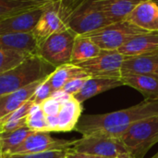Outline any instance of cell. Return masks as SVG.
Wrapping results in <instances>:
<instances>
[{"label":"cell","instance_id":"16","mask_svg":"<svg viewBox=\"0 0 158 158\" xmlns=\"http://www.w3.org/2000/svg\"><path fill=\"white\" fill-rule=\"evenodd\" d=\"M0 48L37 55L38 45L31 32L0 34Z\"/></svg>","mask_w":158,"mask_h":158},{"label":"cell","instance_id":"12","mask_svg":"<svg viewBox=\"0 0 158 158\" xmlns=\"http://www.w3.org/2000/svg\"><path fill=\"white\" fill-rule=\"evenodd\" d=\"M125 20L146 32H157L158 6L152 0H143L132 9Z\"/></svg>","mask_w":158,"mask_h":158},{"label":"cell","instance_id":"32","mask_svg":"<svg viewBox=\"0 0 158 158\" xmlns=\"http://www.w3.org/2000/svg\"><path fill=\"white\" fill-rule=\"evenodd\" d=\"M27 117L13 120V121H7L3 124H0V132H7V131H14L22 128L26 127Z\"/></svg>","mask_w":158,"mask_h":158},{"label":"cell","instance_id":"44","mask_svg":"<svg viewBox=\"0 0 158 158\" xmlns=\"http://www.w3.org/2000/svg\"><path fill=\"white\" fill-rule=\"evenodd\" d=\"M65 156H66V155H65ZM61 158H66V157H65V156H63V157H61Z\"/></svg>","mask_w":158,"mask_h":158},{"label":"cell","instance_id":"42","mask_svg":"<svg viewBox=\"0 0 158 158\" xmlns=\"http://www.w3.org/2000/svg\"><path fill=\"white\" fill-rule=\"evenodd\" d=\"M153 158H158V153L157 154H156V156H154V157Z\"/></svg>","mask_w":158,"mask_h":158},{"label":"cell","instance_id":"13","mask_svg":"<svg viewBox=\"0 0 158 158\" xmlns=\"http://www.w3.org/2000/svg\"><path fill=\"white\" fill-rule=\"evenodd\" d=\"M151 75L158 78V51L128 57L121 65V76Z\"/></svg>","mask_w":158,"mask_h":158},{"label":"cell","instance_id":"19","mask_svg":"<svg viewBox=\"0 0 158 158\" xmlns=\"http://www.w3.org/2000/svg\"><path fill=\"white\" fill-rule=\"evenodd\" d=\"M43 80L36 81L25 88L16 90L8 95L3 96L4 100H3V107L0 112V119L7 115L8 114L14 112L15 110H17L28 101L31 100L37 88L43 82Z\"/></svg>","mask_w":158,"mask_h":158},{"label":"cell","instance_id":"6","mask_svg":"<svg viewBox=\"0 0 158 158\" xmlns=\"http://www.w3.org/2000/svg\"><path fill=\"white\" fill-rule=\"evenodd\" d=\"M76 36L77 34L69 29L55 34L38 47L37 55L56 68L70 63Z\"/></svg>","mask_w":158,"mask_h":158},{"label":"cell","instance_id":"22","mask_svg":"<svg viewBox=\"0 0 158 158\" xmlns=\"http://www.w3.org/2000/svg\"><path fill=\"white\" fill-rule=\"evenodd\" d=\"M101 49L88 37L77 35L74 41L70 63L79 64L99 55Z\"/></svg>","mask_w":158,"mask_h":158},{"label":"cell","instance_id":"33","mask_svg":"<svg viewBox=\"0 0 158 158\" xmlns=\"http://www.w3.org/2000/svg\"><path fill=\"white\" fill-rule=\"evenodd\" d=\"M81 0H59L58 4L64 15L69 19L71 12L79 6Z\"/></svg>","mask_w":158,"mask_h":158},{"label":"cell","instance_id":"10","mask_svg":"<svg viewBox=\"0 0 158 158\" xmlns=\"http://www.w3.org/2000/svg\"><path fill=\"white\" fill-rule=\"evenodd\" d=\"M73 141L56 140L49 135V132H32L27 139L8 155H30L52 151H69Z\"/></svg>","mask_w":158,"mask_h":158},{"label":"cell","instance_id":"35","mask_svg":"<svg viewBox=\"0 0 158 158\" xmlns=\"http://www.w3.org/2000/svg\"><path fill=\"white\" fill-rule=\"evenodd\" d=\"M46 123L48 126V132H56L57 128V115L56 116H46Z\"/></svg>","mask_w":158,"mask_h":158},{"label":"cell","instance_id":"14","mask_svg":"<svg viewBox=\"0 0 158 158\" xmlns=\"http://www.w3.org/2000/svg\"><path fill=\"white\" fill-rule=\"evenodd\" d=\"M158 51V31L137 35L118 49L127 57H134Z\"/></svg>","mask_w":158,"mask_h":158},{"label":"cell","instance_id":"34","mask_svg":"<svg viewBox=\"0 0 158 158\" xmlns=\"http://www.w3.org/2000/svg\"><path fill=\"white\" fill-rule=\"evenodd\" d=\"M72 96L65 93L62 90H56V91H53V93L51 94V98L55 99L56 101H57L58 102H60L61 104L64 103L65 102H67L68 100H69Z\"/></svg>","mask_w":158,"mask_h":158},{"label":"cell","instance_id":"11","mask_svg":"<svg viewBox=\"0 0 158 158\" xmlns=\"http://www.w3.org/2000/svg\"><path fill=\"white\" fill-rule=\"evenodd\" d=\"M44 6L0 19V34L31 32Z\"/></svg>","mask_w":158,"mask_h":158},{"label":"cell","instance_id":"36","mask_svg":"<svg viewBox=\"0 0 158 158\" xmlns=\"http://www.w3.org/2000/svg\"><path fill=\"white\" fill-rule=\"evenodd\" d=\"M66 158H97V156H90V155H86V154H81V153H78L75 152L73 150H69L66 152Z\"/></svg>","mask_w":158,"mask_h":158},{"label":"cell","instance_id":"25","mask_svg":"<svg viewBox=\"0 0 158 158\" xmlns=\"http://www.w3.org/2000/svg\"><path fill=\"white\" fill-rule=\"evenodd\" d=\"M29 56L24 52L0 48V74L14 68Z\"/></svg>","mask_w":158,"mask_h":158},{"label":"cell","instance_id":"38","mask_svg":"<svg viewBox=\"0 0 158 158\" xmlns=\"http://www.w3.org/2000/svg\"><path fill=\"white\" fill-rule=\"evenodd\" d=\"M3 100H4L3 96H0V112H1L2 107H3Z\"/></svg>","mask_w":158,"mask_h":158},{"label":"cell","instance_id":"18","mask_svg":"<svg viewBox=\"0 0 158 158\" xmlns=\"http://www.w3.org/2000/svg\"><path fill=\"white\" fill-rule=\"evenodd\" d=\"M82 113V106L77 100L71 97L62 103L57 115L56 132H69L74 130Z\"/></svg>","mask_w":158,"mask_h":158},{"label":"cell","instance_id":"21","mask_svg":"<svg viewBox=\"0 0 158 158\" xmlns=\"http://www.w3.org/2000/svg\"><path fill=\"white\" fill-rule=\"evenodd\" d=\"M90 76L84 70L76 64L67 63L60 65L55 69V71L48 76L49 82L53 88V91L61 90L62 88L71 79L77 77Z\"/></svg>","mask_w":158,"mask_h":158},{"label":"cell","instance_id":"24","mask_svg":"<svg viewBox=\"0 0 158 158\" xmlns=\"http://www.w3.org/2000/svg\"><path fill=\"white\" fill-rule=\"evenodd\" d=\"M44 5L20 0H0V19L28 11Z\"/></svg>","mask_w":158,"mask_h":158},{"label":"cell","instance_id":"9","mask_svg":"<svg viewBox=\"0 0 158 158\" xmlns=\"http://www.w3.org/2000/svg\"><path fill=\"white\" fill-rule=\"evenodd\" d=\"M69 29L68 19L60 9L58 2L46 4L31 31L38 47L51 35Z\"/></svg>","mask_w":158,"mask_h":158},{"label":"cell","instance_id":"4","mask_svg":"<svg viewBox=\"0 0 158 158\" xmlns=\"http://www.w3.org/2000/svg\"><path fill=\"white\" fill-rule=\"evenodd\" d=\"M148 33L127 20L114 22L93 33L84 34L102 50H118L133 37Z\"/></svg>","mask_w":158,"mask_h":158},{"label":"cell","instance_id":"45","mask_svg":"<svg viewBox=\"0 0 158 158\" xmlns=\"http://www.w3.org/2000/svg\"><path fill=\"white\" fill-rule=\"evenodd\" d=\"M0 150H1V149H0Z\"/></svg>","mask_w":158,"mask_h":158},{"label":"cell","instance_id":"37","mask_svg":"<svg viewBox=\"0 0 158 158\" xmlns=\"http://www.w3.org/2000/svg\"><path fill=\"white\" fill-rule=\"evenodd\" d=\"M20 1L32 2V3L39 4V5H46V4H49V3H56V2H59V0H20Z\"/></svg>","mask_w":158,"mask_h":158},{"label":"cell","instance_id":"29","mask_svg":"<svg viewBox=\"0 0 158 158\" xmlns=\"http://www.w3.org/2000/svg\"><path fill=\"white\" fill-rule=\"evenodd\" d=\"M91 76H86V77H77V78H73L71 80H69L63 88H62V91H64L65 93L73 96L76 93H78L82 87L84 86V84L87 82L88 79H90Z\"/></svg>","mask_w":158,"mask_h":158},{"label":"cell","instance_id":"3","mask_svg":"<svg viewBox=\"0 0 158 158\" xmlns=\"http://www.w3.org/2000/svg\"><path fill=\"white\" fill-rule=\"evenodd\" d=\"M119 140L131 158H143L158 142V115L134 123Z\"/></svg>","mask_w":158,"mask_h":158},{"label":"cell","instance_id":"5","mask_svg":"<svg viewBox=\"0 0 158 158\" xmlns=\"http://www.w3.org/2000/svg\"><path fill=\"white\" fill-rule=\"evenodd\" d=\"M112 23L92 0H85L81 3L68 19L69 29L77 35L93 33Z\"/></svg>","mask_w":158,"mask_h":158},{"label":"cell","instance_id":"8","mask_svg":"<svg viewBox=\"0 0 158 158\" xmlns=\"http://www.w3.org/2000/svg\"><path fill=\"white\" fill-rule=\"evenodd\" d=\"M118 50H102L98 56L78 65L91 77L121 79V65L127 59Z\"/></svg>","mask_w":158,"mask_h":158},{"label":"cell","instance_id":"2","mask_svg":"<svg viewBox=\"0 0 158 158\" xmlns=\"http://www.w3.org/2000/svg\"><path fill=\"white\" fill-rule=\"evenodd\" d=\"M56 67L38 55H30L14 68L0 74V96L8 95L49 76Z\"/></svg>","mask_w":158,"mask_h":158},{"label":"cell","instance_id":"41","mask_svg":"<svg viewBox=\"0 0 158 158\" xmlns=\"http://www.w3.org/2000/svg\"><path fill=\"white\" fill-rule=\"evenodd\" d=\"M84 1H85V0H81V1H80V4H79V6H80V5H81V3H83ZM79 6H78V7H79Z\"/></svg>","mask_w":158,"mask_h":158},{"label":"cell","instance_id":"30","mask_svg":"<svg viewBox=\"0 0 158 158\" xmlns=\"http://www.w3.org/2000/svg\"><path fill=\"white\" fill-rule=\"evenodd\" d=\"M61 105L62 104L60 102L50 97L44 102H43L40 104V107L45 116H56L58 115L61 109Z\"/></svg>","mask_w":158,"mask_h":158},{"label":"cell","instance_id":"31","mask_svg":"<svg viewBox=\"0 0 158 158\" xmlns=\"http://www.w3.org/2000/svg\"><path fill=\"white\" fill-rule=\"evenodd\" d=\"M67 151H52L30 155H13L5 156V158H61L65 156Z\"/></svg>","mask_w":158,"mask_h":158},{"label":"cell","instance_id":"26","mask_svg":"<svg viewBox=\"0 0 158 158\" xmlns=\"http://www.w3.org/2000/svg\"><path fill=\"white\" fill-rule=\"evenodd\" d=\"M26 127L34 132H48L46 116L41 110L40 105L33 104L27 116Z\"/></svg>","mask_w":158,"mask_h":158},{"label":"cell","instance_id":"39","mask_svg":"<svg viewBox=\"0 0 158 158\" xmlns=\"http://www.w3.org/2000/svg\"><path fill=\"white\" fill-rule=\"evenodd\" d=\"M0 158H5V156H4V154H3V152L0 150Z\"/></svg>","mask_w":158,"mask_h":158},{"label":"cell","instance_id":"28","mask_svg":"<svg viewBox=\"0 0 158 158\" xmlns=\"http://www.w3.org/2000/svg\"><path fill=\"white\" fill-rule=\"evenodd\" d=\"M33 102L31 100L28 101L27 102H25L22 106H20L19 108H18L17 110H15L14 112L8 114L7 115L4 116L3 118L0 119V124H3L5 122L7 121H13V120H18V119H21V118H25L28 116L29 112L31 108V106L33 105Z\"/></svg>","mask_w":158,"mask_h":158},{"label":"cell","instance_id":"7","mask_svg":"<svg viewBox=\"0 0 158 158\" xmlns=\"http://www.w3.org/2000/svg\"><path fill=\"white\" fill-rule=\"evenodd\" d=\"M70 150L99 157L131 158L119 139L104 136H82L73 141Z\"/></svg>","mask_w":158,"mask_h":158},{"label":"cell","instance_id":"1","mask_svg":"<svg viewBox=\"0 0 158 158\" xmlns=\"http://www.w3.org/2000/svg\"><path fill=\"white\" fill-rule=\"evenodd\" d=\"M158 115V100H144L119 111L81 115L75 129L82 136H104L119 139L134 123Z\"/></svg>","mask_w":158,"mask_h":158},{"label":"cell","instance_id":"43","mask_svg":"<svg viewBox=\"0 0 158 158\" xmlns=\"http://www.w3.org/2000/svg\"><path fill=\"white\" fill-rule=\"evenodd\" d=\"M97 158H112V157H99V156H97Z\"/></svg>","mask_w":158,"mask_h":158},{"label":"cell","instance_id":"15","mask_svg":"<svg viewBox=\"0 0 158 158\" xmlns=\"http://www.w3.org/2000/svg\"><path fill=\"white\" fill-rule=\"evenodd\" d=\"M113 23L125 20L132 9L143 0H92Z\"/></svg>","mask_w":158,"mask_h":158},{"label":"cell","instance_id":"23","mask_svg":"<svg viewBox=\"0 0 158 158\" xmlns=\"http://www.w3.org/2000/svg\"><path fill=\"white\" fill-rule=\"evenodd\" d=\"M32 132L27 127L7 132H0V149L4 156L19 147Z\"/></svg>","mask_w":158,"mask_h":158},{"label":"cell","instance_id":"17","mask_svg":"<svg viewBox=\"0 0 158 158\" xmlns=\"http://www.w3.org/2000/svg\"><path fill=\"white\" fill-rule=\"evenodd\" d=\"M124 86L121 79L113 78H102V77H91L84 84L82 88L73 95L72 97L80 103L107 90Z\"/></svg>","mask_w":158,"mask_h":158},{"label":"cell","instance_id":"20","mask_svg":"<svg viewBox=\"0 0 158 158\" xmlns=\"http://www.w3.org/2000/svg\"><path fill=\"white\" fill-rule=\"evenodd\" d=\"M124 86H129L142 93L145 100H158V78L151 75H126L121 77Z\"/></svg>","mask_w":158,"mask_h":158},{"label":"cell","instance_id":"27","mask_svg":"<svg viewBox=\"0 0 158 158\" xmlns=\"http://www.w3.org/2000/svg\"><path fill=\"white\" fill-rule=\"evenodd\" d=\"M52 93H53V88L51 87V84H50L48 76H47L45 79L43 80V82L37 88L34 95L31 98V101L33 102L34 104L40 105L43 102H44L45 100L50 98Z\"/></svg>","mask_w":158,"mask_h":158},{"label":"cell","instance_id":"40","mask_svg":"<svg viewBox=\"0 0 158 158\" xmlns=\"http://www.w3.org/2000/svg\"><path fill=\"white\" fill-rule=\"evenodd\" d=\"M152 1H154V2H155V3H156V4L158 6V0H152Z\"/></svg>","mask_w":158,"mask_h":158}]
</instances>
